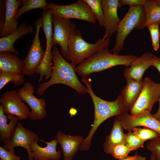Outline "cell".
I'll use <instances>...</instances> for the list:
<instances>
[{"mask_svg": "<svg viewBox=\"0 0 160 160\" xmlns=\"http://www.w3.org/2000/svg\"><path fill=\"white\" fill-rule=\"evenodd\" d=\"M124 128L118 120L115 119L110 133L108 135L103 146L104 152L109 154L111 150L120 145H127L126 135Z\"/></svg>", "mask_w": 160, "mask_h": 160, "instance_id": "obj_22", "label": "cell"}, {"mask_svg": "<svg viewBox=\"0 0 160 160\" xmlns=\"http://www.w3.org/2000/svg\"><path fill=\"white\" fill-rule=\"evenodd\" d=\"M147 0H119L118 7H121L124 5L136 6L143 5Z\"/></svg>", "mask_w": 160, "mask_h": 160, "instance_id": "obj_35", "label": "cell"}, {"mask_svg": "<svg viewBox=\"0 0 160 160\" xmlns=\"http://www.w3.org/2000/svg\"><path fill=\"white\" fill-rule=\"evenodd\" d=\"M0 103L5 113L15 115L20 120L28 118L31 111L16 90H10L3 93L0 97Z\"/></svg>", "mask_w": 160, "mask_h": 160, "instance_id": "obj_14", "label": "cell"}, {"mask_svg": "<svg viewBox=\"0 0 160 160\" xmlns=\"http://www.w3.org/2000/svg\"><path fill=\"white\" fill-rule=\"evenodd\" d=\"M146 158L143 156H139L138 153H136L133 156H128L123 159H119V160H145Z\"/></svg>", "mask_w": 160, "mask_h": 160, "instance_id": "obj_36", "label": "cell"}, {"mask_svg": "<svg viewBox=\"0 0 160 160\" xmlns=\"http://www.w3.org/2000/svg\"><path fill=\"white\" fill-rule=\"evenodd\" d=\"M132 151L127 145H117L113 148L110 151L111 154L115 159H121L128 156L129 153Z\"/></svg>", "mask_w": 160, "mask_h": 160, "instance_id": "obj_32", "label": "cell"}, {"mask_svg": "<svg viewBox=\"0 0 160 160\" xmlns=\"http://www.w3.org/2000/svg\"><path fill=\"white\" fill-rule=\"evenodd\" d=\"M81 81L86 85L87 92L90 95L94 107L93 124L88 136L84 139L79 148V150L84 151L90 149L93 136L98 127L103 121L112 116L127 113L129 110L124 104L121 94L114 101H105L94 93L90 79L87 77H82Z\"/></svg>", "mask_w": 160, "mask_h": 160, "instance_id": "obj_1", "label": "cell"}, {"mask_svg": "<svg viewBox=\"0 0 160 160\" xmlns=\"http://www.w3.org/2000/svg\"><path fill=\"white\" fill-rule=\"evenodd\" d=\"M157 4L160 7V0H155Z\"/></svg>", "mask_w": 160, "mask_h": 160, "instance_id": "obj_40", "label": "cell"}, {"mask_svg": "<svg viewBox=\"0 0 160 160\" xmlns=\"http://www.w3.org/2000/svg\"><path fill=\"white\" fill-rule=\"evenodd\" d=\"M160 23V22H157L147 26L150 33L152 45L155 51H158L159 47Z\"/></svg>", "mask_w": 160, "mask_h": 160, "instance_id": "obj_30", "label": "cell"}, {"mask_svg": "<svg viewBox=\"0 0 160 160\" xmlns=\"http://www.w3.org/2000/svg\"><path fill=\"white\" fill-rule=\"evenodd\" d=\"M38 142L33 141L30 144L34 160H58L61 158V152L60 150L57 151V143L55 139L49 142L42 139L41 142L47 145L44 148L40 147Z\"/></svg>", "mask_w": 160, "mask_h": 160, "instance_id": "obj_18", "label": "cell"}, {"mask_svg": "<svg viewBox=\"0 0 160 160\" xmlns=\"http://www.w3.org/2000/svg\"><path fill=\"white\" fill-rule=\"evenodd\" d=\"M53 66L50 78L41 83L36 90L38 95H42L49 87L56 84L68 86L80 94L86 93L87 89L79 81L76 74L75 68L67 61L55 46L52 50Z\"/></svg>", "mask_w": 160, "mask_h": 160, "instance_id": "obj_2", "label": "cell"}, {"mask_svg": "<svg viewBox=\"0 0 160 160\" xmlns=\"http://www.w3.org/2000/svg\"><path fill=\"white\" fill-rule=\"evenodd\" d=\"M132 131L137 136L145 142L148 140H152L160 136L154 130L145 127L143 128L135 127Z\"/></svg>", "mask_w": 160, "mask_h": 160, "instance_id": "obj_29", "label": "cell"}, {"mask_svg": "<svg viewBox=\"0 0 160 160\" xmlns=\"http://www.w3.org/2000/svg\"><path fill=\"white\" fill-rule=\"evenodd\" d=\"M145 17L144 27L160 22V7L155 0H147L143 5Z\"/></svg>", "mask_w": 160, "mask_h": 160, "instance_id": "obj_25", "label": "cell"}, {"mask_svg": "<svg viewBox=\"0 0 160 160\" xmlns=\"http://www.w3.org/2000/svg\"><path fill=\"white\" fill-rule=\"evenodd\" d=\"M22 60L13 53L0 52V71L22 73Z\"/></svg>", "mask_w": 160, "mask_h": 160, "instance_id": "obj_24", "label": "cell"}, {"mask_svg": "<svg viewBox=\"0 0 160 160\" xmlns=\"http://www.w3.org/2000/svg\"><path fill=\"white\" fill-rule=\"evenodd\" d=\"M152 66L155 67L160 73V58L155 56L152 60Z\"/></svg>", "mask_w": 160, "mask_h": 160, "instance_id": "obj_37", "label": "cell"}, {"mask_svg": "<svg viewBox=\"0 0 160 160\" xmlns=\"http://www.w3.org/2000/svg\"><path fill=\"white\" fill-rule=\"evenodd\" d=\"M55 139L60 146L63 153V160H72L84 140L81 136L66 135L61 131L57 132Z\"/></svg>", "mask_w": 160, "mask_h": 160, "instance_id": "obj_16", "label": "cell"}, {"mask_svg": "<svg viewBox=\"0 0 160 160\" xmlns=\"http://www.w3.org/2000/svg\"><path fill=\"white\" fill-rule=\"evenodd\" d=\"M3 108L0 105V141L3 142L9 139L19 120L16 116L5 115Z\"/></svg>", "mask_w": 160, "mask_h": 160, "instance_id": "obj_23", "label": "cell"}, {"mask_svg": "<svg viewBox=\"0 0 160 160\" xmlns=\"http://www.w3.org/2000/svg\"><path fill=\"white\" fill-rule=\"evenodd\" d=\"M11 81L16 86L23 84L25 82L24 75L22 73L0 71V90Z\"/></svg>", "mask_w": 160, "mask_h": 160, "instance_id": "obj_27", "label": "cell"}, {"mask_svg": "<svg viewBox=\"0 0 160 160\" xmlns=\"http://www.w3.org/2000/svg\"><path fill=\"white\" fill-rule=\"evenodd\" d=\"M129 7L128 10L118 24L115 44L111 49L114 54L118 55L124 49V41L133 29L140 30L145 28V17L143 5Z\"/></svg>", "mask_w": 160, "mask_h": 160, "instance_id": "obj_5", "label": "cell"}, {"mask_svg": "<svg viewBox=\"0 0 160 160\" xmlns=\"http://www.w3.org/2000/svg\"><path fill=\"white\" fill-rule=\"evenodd\" d=\"M150 160H156L155 156L152 153L151 155Z\"/></svg>", "mask_w": 160, "mask_h": 160, "instance_id": "obj_39", "label": "cell"}, {"mask_svg": "<svg viewBox=\"0 0 160 160\" xmlns=\"http://www.w3.org/2000/svg\"><path fill=\"white\" fill-rule=\"evenodd\" d=\"M36 133L25 129L19 121L10 138L3 142L2 146L7 150L17 147L24 148L28 153V160H33V158L30 144L33 141H41Z\"/></svg>", "mask_w": 160, "mask_h": 160, "instance_id": "obj_11", "label": "cell"}, {"mask_svg": "<svg viewBox=\"0 0 160 160\" xmlns=\"http://www.w3.org/2000/svg\"><path fill=\"white\" fill-rule=\"evenodd\" d=\"M0 160H1V159H0Z\"/></svg>", "mask_w": 160, "mask_h": 160, "instance_id": "obj_41", "label": "cell"}, {"mask_svg": "<svg viewBox=\"0 0 160 160\" xmlns=\"http://www.w3.org/2000/svg\"><path fill=\"white\" fill-rule=\"evenodd\" d=\"M89 7L91 11L100 27H105V20L101 0H84Z\"/></svg>", "mask_w": 160, "mask_h": 160, "instance_id": "obj_28", "label": "cell"}, {"mask_svg": "<svg viewBox=\"0 0 160 160\" xmlns=\"http://www.w3.org/2000/svg\"><path fill=\"white\" fill-rule=\"evenodd\" d=\"M146 147L155 156L156 160H160V136L147 142Z\"/></svg>", "mask_w": 160, "mask_h": 160, "instance_id": "obj_33", "label": "cell"}, {"mask_svg": "<svg viewBox=\"0 0 160 160\" xmlns=\"http://www.w3.org/2000/svg\"><path fill=\"white\" fill-rule=\"evenodd\" d=\"M17 91L21 100L26 103L31 109L28 117L30 120H38L47 116L46 100L43 98H38L34 95V88L31 83H25Z\"/></svg>", "mask_w": 160, "mask_h": 160, "instance_id": "obj_12", "label": "cell"}, {"mask_svg": "<svg viewBox=\"0 0 160 160\" xmlns=\"http://www.w3.org/2000/svg\"><path fill=\"white\" fill-rule=\"evenodd\" d=\"M110 37L105 33L102 38L95 43H89L83 38L80 30H76L70 35L68 43V52L70 61L75 68L84 60L97 52L109 47Z\"/></svg>", "mask_w": 160, "mask_h": 160, "instance_id": "obj_4", "label": "cell"}, {"mask_svg": "<svg viewBox=\"0 0 160 160\" xmlns=\"http://www.w3.org/2000/svg\"><path fill=\"white\" fill-rule=\"evenodd\" d=\"M53 33L52 37L53 47L57 44L60 47L61 54L70 61L68 52V43L71 34L76 30V25L70 19L59 18L52 16Z\"/></svg>", "mask_w": 160, "mask_h": 160, "instance_id": "obj_9", "label": "cell"}, {"mask_svg": "<svg viewBox=\"0 0 160 160\" xmlns=\"http://www.w3.org/2000/svg\"><path fill=\"white\" fill-rule=\"evenodd\" d=\"M21 2V0H20L5 1V19L3 28L0 31L1 38L10 34L18 28L16 15Z\"/></svg>", "mask_w": 160, "mask_h": 160, "instance_id": "obj_19", "label": "cell"}, {"mask_svg": "<svg viewBox=\"0 0 160 160\" xmlns=\"http://www.w3.org/2000/svg\"><path fill=\"white\" fill-rule=\"evenodd\" d=\"M116 116L124 129L128 131L137 126L151 129L160 135V121L156 119L150 112L144 111L135 115L128 112Z\"/></svg>", "mask_w": 160, "mask_h": 160, "instance_id": "obj_13", "label": "cell"}, {"mask_svg": "<svg viewBox=\"0 0 160 160\" xmlns=\"http://www.w3.org/2000/svg\"><path fill=\"white\" fill-rule=\"evenodd\" d=\"M0 157L2 160H21V158L16 156L14 149L7 150L2 146H0Z\"/></svg>", "mask_w": 160, "mask_h": 160, "instance_id": "obj_34", "label": "cell"}, {"mask_svg": "<svg viewBox=\"0 0 160 160\" xmlns=\"http://www.w3.org/2000/svg\"><path fill=\"white\" fill-rule=\"evenodd\" d=\"M126 135L127 145L132 151L143 147L145 141L137 136L132 131H128Z\"/></svg>", "mask_w": 160, "mask_h": 160, "instance_id": "obj_31", "label": "cell"}, {"mask_svg": "<svg viewBox=\"0 0 160 160\" xmlns=\"http://www.w3.org/2000/svg\"><path fill=\"white\" fill-rule=\"evenodd\" d=\"M42 25V19L39 17L35 23L36 31L32 42L27 55L22 60V73L24 76H31L36 73L43 60L44 51L41 44L39 36Z\"/></svg>", "mask_w": 160, "mask_h": 160, "instance_id": "obj_8", "label": "cell"}, {"mask_svg": "<svg viewBox=\"0 0 160 160\" xmlns=\"http://www.w3.org/2000/svg\"><path fill=\"white\" fill-rule=\"evenodd\" d=\"M143 82L141 92L129 110L132 115L144 111L150 112L160 97V83L154 82L148 77L144 79Z\"/></svg>", "mask_w": 160, "mask_h": 160, "instance_id": "obj_10", "label": "cell"}, {"mask_svg": "<svg viewBox=\"0 0 160 160\" xmlns=\"http://www.w3.org/2000/svg\"><path fill=\"white\" fill-rule=\"evenodd\" d=\"M35 29L23 22L18 28L10 34L0 39V52H9L19 55L20 54L15 49L14 44L19 38L29 33H34Z\"/></svg>", "mask_w": 160, "mask_h": 160, "instance_id": "obj_20", "label": "cell"}, {"mask_svg": "<svg viewBox=\"0 0 160 160\" xmlns=\"http://www.w3.org/2000/svg\"><path fill=\"white\" fill-rule=\"evenodd\" d=\"M158 101L159 104L158 109L157 112L154 114H153V115L156 119L160 121V97L159 98Z\"/></svg>", "mask_w": 160, "mask_h": 160, "instance_id": "obj_38", "label": "cell"}, {"mask_svg": "<svg viewBox=\"0 0 160 160\" xmlns=\"http://www.w3.org/2000/svg\"><path fill=\"white\" fill-rule=\"evenodd\" d=\"M41 18L42 27L46 36V45L43 60L36 72V74H38L39 76L38 83L41 81L44 76L45 79H49L52 70V48L53 47L52 43V15L49 9L43 11Z\"/></svg>", "mask_w": 160, "mask_h": 160, "instance_id": "obj_7", "label": "cell"}, {"mask_svg": "<svg viewBox=\"0 0 160 160\" xmlns=\"http://www.w3.org/2000/svg\"><path fill=\"white\" fill-rule=\"evenodd\" d=\"M155 56L151 53L146 52L137 57L131 63L129 67L124 70L125 79L143 81V73L148 68L152 66V60Z\"/></svg>", "mask_w": 160, "mask_h": 160, "instance_id": "obj_17", "label": "cell"}, {"mask_svg": "<svg viewBox=\"0 0 160 160\" xmlns=\"http://www.w3.org/2000/svg\"><path fill=\"white\" fill-rule=\"evenodd\" d=\"M48 9L52 16L59 18L76 19L93 24L97 22L84 0H79L73 4L67 5L49 3Z\"/></svg>", "mask_w": 160, "mask_h": 160, "instance_id": "obj_6", "label": "cell"}, {"mask_svg": "<svg viewBox=\"0 0 160 160\" xmlns=\"http://www.w3.org/2000/svg\"><path fill=\"white\" fill-rule=\"evenodd\" d=\"M127 84L123 88L121 94L124 102L129 110L137 100L142 91L143 81H137L131 79H126Z\"/></svg>", "mask_w": 160, "mask_h": 160, "instance_id": "obj_21", "label": "cell"}, {"mask_svg": "<svg viewBox=\"0 0 160 160\" xmlns=\"http://www.w3.org/2000/svg\"><path fill=\"white\" fill-rule=\"evenodd\" d=\"M21 6L17 9L16 15L17 20L23 14L29 10L40 8L43 11L48 9V3L45 0H21Z\"/></svg>", "mask_w": 160, "mask_h": 160, "instance_id": "obj_26", "label": "cell"}, {"mask_svg": "<svg viewBox=\"0 0 160 160\" xmlns=\"http://www.w3.org/2000/svg\"><path fill=\"white\" fill-rule=\"evenodd\" d=\"M106 33L110 38L117 31L121 20L117 14L119 0H101Z\"/></svg>", "mask_w": 160, "mask_h": 160, "instance_id": "obj_15", "label": "cell"}, {"mask_svg": "<svg viewBox=\"0 0 160 160\" xmlns=\"http://www.w3.org/2000/svg\"><path fill=\"white\" fill-rule=\"evenodd\" d=\"M137 57L132 55H119L111 53L109 47L101 49L84 60L75 67L76 73L82 77L113 67L123 65L128 67Z\"/></svg>", "mask_w": 160, "mask_h": 160, "instance_id": "obj_3", "label": "cell"}]
</instances>
